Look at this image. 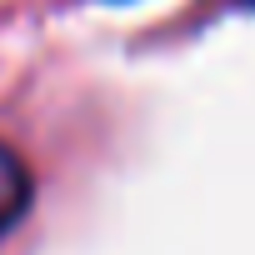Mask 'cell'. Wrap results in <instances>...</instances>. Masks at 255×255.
<instances>
[{"mask_svg": "<svg viewBox=\"0 0 255 255\" xmlns=\"http://www.w3.org/2000/svg\"><path fill=\"white\" fill-rule=\"evenodd\" d=\"M25 205H30V170H25V160L5 140H0V235L25 215Z\"/></svg>", "mask_w": 255, "mask_h": 255, "instance_id": "1", "label": "cell"}]
</instances>
